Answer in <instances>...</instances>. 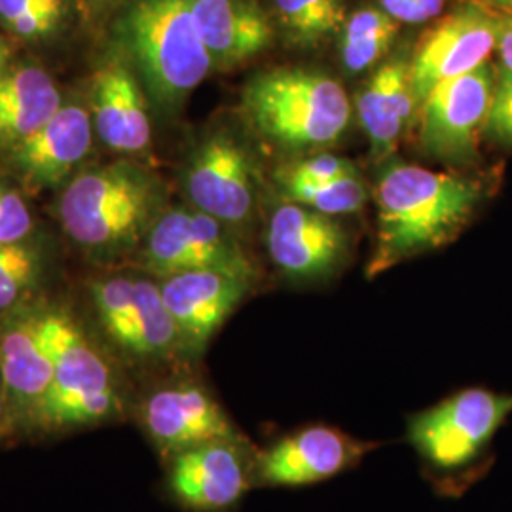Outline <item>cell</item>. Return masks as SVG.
Instances as JSON below:
<instances>
[{"label": "cell", "mask_w": 512, "mask_h": 512, "mask_svg": "<svg viewBox=\"0 0 512 512\" xmlns=\"http://www.w3.org/2000/svg\"><path fill=\"white\" fill-rule=\"evenodd\" d=\"M355 173V165L349 164L348 160L334 154H317L310 160H302L285 169L281 173V183H321Z\"/></svg>", "instance_id": "29"}, {"label": "cell", "mask_w": 512, "mask_h": 512, "mask_svg": "<svg viewBox=\"0 0 512 512\" xmlns=\"http://www.w3.org/2000/svg\"><path fill=\"white\" fill-rule=\"evenodd\" d=\"M65 8V0H0V23L21 40H44L57 31Z\"/></svg>", "instance_id": "26"}, {"label": "cell", "mask_w": 512, "mask_h": 512, "mask_svg": "<svg viewBox=\"0 0 512 512\" xmlns=\"http://www.w3.org/2000/svg\"><path fill=\"white\" fill-rule=\"evenodd\" d=\"M255 281V277L222 270H194L158 281L165 306L181 334L184 353L203 351L251 293Z\"/></svg>", "instance_id": "17"}, {"label": "cell", "mask_w": 512, "mask_h": 512, "mask_svg": "<svg viewBox=\"0 0 512 512\" xmlns=\"http://www.w3.org/2000/svg\"><path fill=\"white\" fill-rule=\"evenodd\" d=\"M416 107L410 65L403 59L382 65L357 97V114L374 156L385 158L395 150Z\"/></svg>", "instance_id": "21"}, {"label": "cell", "mask_w": 512, "mask_h": 512, "mask_svg": "<svg viewBox=\"0 0 512 512\" xmlns=\"http://www.w3.org/2000/svg\"><path fill=\"white\" fill-rule=\"evenodd\" d=\"M154 200V184L139 167L101 165L86 169L67 184L59 200V219L74 243L110 251L139 238Z\"/></svg>", "instance_id": "6"}, {"label": "cell", "mask_w": 512, "mask_h": 512, "mask_svg": "<svg viewBox=\"0 0 512 512\" xmlns=\"http://www.w3.org/2000/svg\"><path fill=\"white\" fill-rule=\"evenodd\" d=\"M40 330L54 365V382L38 429L69 431L114 420L122 399L109 363L63 310L40 308Z\"/></svg>", "instance_id": "5"}, {"label": "cell", "mask_w": 512, "mask_h": 512, "mask_svg": "<svg viewBox=\"0 0 512 512\" xmlns=\"http://www.w3.org/2000/svg\"><path fill=\"white\" fill-rule=\"evenodd\" d=\"M8 59H10V48L4 42V38H0V76L8 69Z\"/></svg>", "instance_id": "36"}, {"label": "cell", "mask_w": 512, "mask_h": 512, "mask_svg": "<svg viewBox=\"0 0 512 512\" xmlns=\"http://www.w3.org/2000/svg\"><path fill=\"white\" fill-rule=\"evenodd\" d=\"M101 327L118 348L147 361L184 353L179 329L165 306L160 283L133 277H107L92 283Z\"/></svg>", "instance_id": "9"}, {"label": "cell", "mask_w": 512, "mask_h": 512, "mask_svg": "<svg viewBox=\"0 0 512 512\" xmlns=\"http://www.w3.org/2000/svg\"><path fill=\"white\" fill-rule=\"evenodd\" d=\"M512 416V393L463 387L406 418L421 473L442 497H461L492 471L495 439Z\"/></svg>", "instance_id": "2"}, {"label": "cell", "mask_w": 512, "mask_h": 512, "mask_svg": "<svg viewBox=\"0 0 512 512\" xmlns=\"http://www.w3.org/2000/svg\"><path fill=\"white\" fill-rule=\"evenodd\" d=\"M61 105V92L42 67H8L0 76V152L33 135Z\"/></svg>", "instance_id": "22"}, {"label": "cell", "mask_w": 512, "mask_h": 512, "mask_svg": "<svg viewBox=\"0 0 512 512\" xmlns=\"http://www.w3.org/2000/svg\"><path fill=\"white\" fill-rule=\"evenodd\" d=\"M93 129L103 145L137 154L150 145L145 93L124 59H112L93 76Z\"/></svg>", "instance_id": "19"}, {"label": "cell", "mask_w": 512, "mask_h": 512, "mask_svg": "<svg viewBox=\"0 0 512 512\" xmlns=\"http://www.w3.org/2000/svg\"><path fill=\"white\" fill-rule=\"evenodd\" d=\"M256 452L245 435L192 446L167 459V492L188 512H230L256 486Z\"/></svg>", "instance_id": "8"}, {"label": "cell", "mask_w": 512, "mask_h": 512, "mask_svg": "<svg viewBox=\"0 0 512 512\" xmlns=\"http://www.w3.org/2000/svg\"><path fill=\"white\" fill-rule=\"evenodd\" d=\"M384 446L330 423H306L291 429L256 452L258 488H310L357 469Z\"/></svg>", "instance_id": "7"}, {"label": "cell", "mask_w": 512, "mask_h": 512, "mask_svg": "<svg viewBox=\"0 0 512 512\" xmlns=\"http://www.w3.org/2000/svg\"><path fill=\"white\" fill-rule=\"evenodd\" d=\"M110 2L112 0H86V4L92 8H105V6H109Z\"/></svg>", "instance_id": "37"}, {"label": "cell", "mask_w": 512, "mask_h": 512, "mask_svg": "<svg viewBox=\"0 0 512 512\" xmlns=\"http://www.w3.org/2000/svg\"><path fill=\"white\" fill-rule=\"evenodd\" d=\"M143 260L158 279L194 270H222L255 277V264L226 232V224L198 209H173L148 234Z\"/></svg>", "instance_id": "11"}, {"label": "cell", "mask_w": 512, "mask_h": 512, "mask_svg": "<svg viewBox=\"0 0 512 512\" xmlns=\"http://www.w3.org/2000/svg\"><path fill=\"white\" fill-rule=\"evenodd\" d=\"M495 86L497 71L490 63L439 84L421 105L423 150L450 164L476 162Z\"/></svg>", "instance_id": "10"}, {"label": "cell", "mask_w": 512, "mask_h": 512, "mask_svg": "<svg viewBox=\"0 0 512 512\" xmlns=\"http://www.w3.org/2000/svg\"><path fill=\"white\" fill-rule=\"evenodd\" d=\"M486 190V184L471 177L420 165H387L374 188L378 241L366 270L368 277L456 238Z\"/></svg>", "instance_id": "1"}, {"label": "cell", "mask_w": 512, "mask_h": 512, "mask_svg": "<svg viewBox=\"0 0 512 512\" xmlns=\"http://www.w3.org/2000/svg\"><path fill=\"white\" fill-rule=\"evenodd\" d=\"M399 27L384 10L366 8L355 12L344 25L342 61L349 73H363L389 50Z\"/></svg>", "instance_id": "23"}, {"label": "cell", "mask_w": 512, "mask_h": 512, "mask_svg": "<svg viewBox=\"0 0 512 512\" xmlns=\"http://www.w3.org/2000/svg\"><path fill=\"white\" fill-rule=\"evenodd\" d=\"M410 2H412L416 23L437 18L444 8V0H410Z\"/></svg>", "instance_id": "33"}, {"label": "cell", "mask_w": 512, "mask_h": 512, "mask_svg": "<svg viewBox=\"0 0 512 512\" xmlns=\"http://www.w3.org/2000/svg\"><path fill=\"white\" fill-rule=\"evenodd\" d=\"M266 241L277 270L298 283L329 279L348 255L342 226L300 203L287 202L275 209Z\"/></svg>", "instance_id": "16"}, {"label": "cell", "mask_w": 512, "mask_h": 512, "mask_svg": "<svg viewBox=\"0 0 512 512\" xmlns=\"http://www.w3.org/2000/svg\"><path fill=\"white\" fill-rule=\"evenodd\" d=\"M499 23L501 14L476 2L461 6L440 21L421 42L410 65L418 107L442 82L488 63V57L495 52Z\"/></svg>", "instance_id": "13"}, {"label": "cell", "mask_w": 512, "mask_h": 512, "mask_svg": "<svg viewBox=\"0 0 512 512\" xmlns=\"http://www.w3.org/2000/svg\"><path fill=\"white\" fill-rule=\"evenodd\" d=\"M0 384L16 423L38 427L54 382V365L40 330V308L0 313Z\"/></svg>", "instance_id": "15"}, {"label": "cell", "mask_w": 512, "mask_h": 512, "mask_svg": "<svg viewBox=\"0 0 512 512\" xmlns=\"http://www.w3.org/2000/svg\"><path fill=\"white\" fill-rule=\"evenodd\" d=\"M118 31L162 109H177L215 69L190 0H131Z\"/></svg>", "instance_id": "3"}, {"label": "cell", "mask_w": 512, "mask_h": 512, "mask_svg": "<svg viewBox=\"0 0 512 512\" xmlns=\"http://www.w3.org/2000/svg\"><path fill=\"white\" fill-rule=\"evenodd\" d=\"M243 112L264 139L289 150L329 147L348 129V93L327 74L279 69L255 76Z\"/></svg>", "instance_id": "4"}, {"label": "cell", "mask_w": 512, "mask_h": 512, "mask_svg": "<svg viewBox=\"0 0 512 512\" xmlns=\"http://www.w3.org/2000/svg\"><path fill=\"white\" fill-rule=\"evenodd\" d=\"M42 262L37 249L23 243L0 247V313L21 306L37 287Z\"/></svg>", "instance_id": "27"}, {"label": "cell", "mask_w": 512, "mask_h": 512, "mask_svg": "<svg viewBox=\"0 0 512 512\" xmlns=\"http://www.w3.org/2000/svg\"><path fill=\"white\" fill-rule=\"evenodd\" d=\"M139 421L165 459L209 440L243 435L213 391L192 378L150 389L139 404Z\"/></svg>", "instance_id": "12"}, {"label": "cell", "mask_w": 512, "mask_h": 512, "mask_svg": "<svg viewBox=\"0 0 512 512\" xmlns=\"http://www.w3.org/2000/svg\"><path fill=\"white\" fill-rule=\"evenodd\" d=\"M476 4H482V6H490V8H497V10H503V14H512V0H473Z\"/></svg>", "instance_id": "35"}, {"label": "cell", "mask_w": 512, "mask_h": 512, "mask_svg": "<svg viewBox=\"0 0 512 512\" xmlns=\"http://www.w3.org/2000/svg\"><path fill=\"white\" fill-rule=\"evenodd\" d=\"M14 425H16V421H14L10 404H8V399L4 395V389H2V384H0V439L4 435H8Z\"/></svg>", "instance_id": "34"}, {"label": "cell", "mask_w": 512, "mask_h": 512, "mask_svg": "<svg viewBox=\"0 0 512 512\" xmlns=\"http://www.w3.org/2000/svg\"><path fill=\"white\" fill-rule=\"evenodd\" d=\"M275 10L293 37L315 44L346 25L342 0H274Z\"/></svg>", "instance_id": "24"}, {"label": "cell", "mask_w": 512, "mask_h": 512, "mask_svg": "<svg viewBox=\"0 0 512 512\" xmlns=\"http://www.w3.org/2000/svg\"><path fill=\"white\" fill-rule=\"evenodd\" d=\"M215 69H232L272 42V25L258 0H190Z\"/></svg>", "instance_id": "20"}, {"label": "cell", "mask_w": 512, "mask_h": 512, "mask_svg": "<svg viewBox=\"0 0 512 512\" xmlns=\"http://www.w3.org/2000/svg\"><path fill=\"white\" fill-rule=\"evenodd\" d=\"M92 114L80 105H61L40 128L2 154L21 183L33 190L63 183L93 147Z\"/></svg>", "instance_id": "18"}, {"label": "cell", "mask_w": 512, "mask_h": 512, "mask_svg": "<svg viewBox=\"0 0 512 512\" xmlns=\"http://www.w3.org/2000/svg\"><path fill=\"white\" fill-rule=\"evenodd\" d=\"M289 202L300 203L323 215L357 213L366 200V188L359 175H348L321 183H281Z\"/></svg>", "instance_id": "25"}, {"label": "cell", "mask_w": 512, "mask_h": 512, "mask_svg": "<svg viewBox=\"0 0 512 512\" xmlns=\"http://www.w3.org/2000/svg\"><path fill=\"white\" fill-rule=\"evenodd\" d=\"M503 147L512 148V74L497 71L494 103L486 124V133Z\"/></svg>", "instance_id": "30"}, {"label": "cell", "mask_w": 512, "mask_h": 512, "mask_svg": "<svg viewBox=\"0 0 512 512\" xmlns=\"http://www.w3.org/2000/svg\"><path fill=\"white\" fill-rule=\"evenodd\" d=\"M33 232V215L16 188L0 181V247L23 243Z\"/></svg>", "instance_id": "28"}, {"label": "cell", "mask_w": 512, "mask_h": 512, "mask_svg": "<svg viewBox=\"0 0 512 512\" xmlns=\"http://www.w3.org/2000/svg\"><path fill=\"white\" fill-rule=\"evenodd\" d=\"M255 167L228 133L207 137L186 169V194L194 209L226 226H241L255 211Z\"/></svg>", "instance_id": "14"}, {"label": "cell", "mask_w": 512, "mask_h": 512, "mask_svg": "<svg viewBox=\"0 0 512 512\" xmlns=\"http://www.w3.org/2000/svg\"><path fill=\"white\" fill-rule=\"evenodd\" d=\"M382 8H384L385 14L391 16L395 21L416 23L410 0H382Z\"/></svg>", "instance_id": "32"}, {"label": "cell", "mask_w": 512, "mask_h": 512, "mask_svg": "<svg viewBox=\"0 0 512 512\" xmlns=\"http://www.w3.org/2000/svg\"><path fill=\"white\" fill-rule=\"evenodd\" d=\"M495 52L499 55L501 71L512 74V14H501Z\"/></svg>", "instance_id": "31"}]
</instances>
